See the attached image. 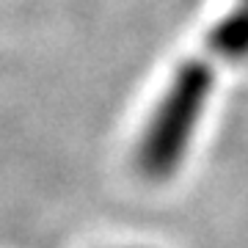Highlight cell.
Masks as SVG:
<instances>
[{"label": "cell", "instance_id": "1", "mask_svg": "<svg viewBox=\"0 0 248 248\" xmlns=\"http://www.w3.org/2000/svg\"><path fill=\"white\" fill-rule=\"evenodd\" d=\"M213 91L210 55L185 63L157 102L138 143V169L149 179H169L182 166L190 138Z\"/></svg>", "mask_w": 248, "mask_h": 248}]
</instances>
